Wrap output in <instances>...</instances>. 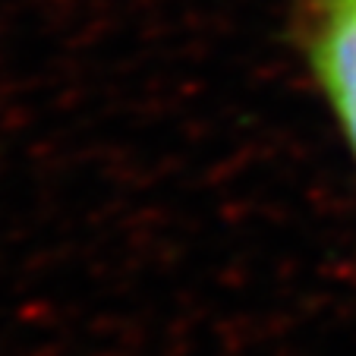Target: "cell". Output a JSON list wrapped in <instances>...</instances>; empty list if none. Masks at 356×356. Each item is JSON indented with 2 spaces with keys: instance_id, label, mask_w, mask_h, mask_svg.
Instances as JSON below:
<instances>
[{
  "instance_id": "cell-1",
  "label": "cell",
  "mask_w": 356,
  "mask_h": 356,
  "mask_svg": "<svg viewBox=\"0 0 356 356\" xmlns=\"http://www.w3.org/2000/svg\"><path fill=\"white\" fill-rule=\"evenodd\" d=\"M306 57L356 155V0H312L306 16Z\"/></svg>"
}]
</instances>
